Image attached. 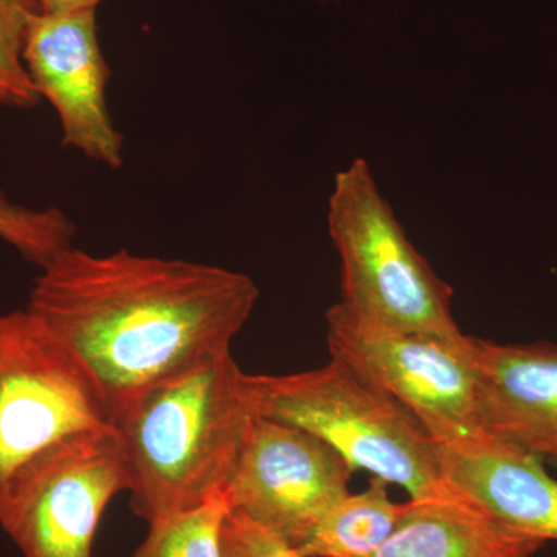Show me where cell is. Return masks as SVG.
<instances>
[{"mask_svg": "<svg viewBox=\"0 0 557 557\" xmlns=\"http://www.w3.org/2000/svg\"><path fill=\"white\" fill-rule=\"evenodd\" d=\"M38 13V0H0V104L7 108L39 104L40 95L24 64L25 36Z\"/></svg>", "mask_w": 557, "mask_h": 557, "instance_id": "obj_16", "label": "cell"}, {"mask_svg": "<svg viewBox=\"0 0 557 557\" xmlns=\"http://www.w3.org/2000/svg\"><path fill=\"white\" fill-rule=\"evenodd\" d=\"M126 487L113 434L36 472L0 528L24 557H91L102 515Z\"/></svg>", "mask_w": 557, "mask_h": 557, "instance_id": "obj_9", "label": "cell"}, {"mask_svg": "<svg viewBox=\"0 0 557 557\" xmlns=\"http://www.w3.org/2000/svg\"><path fill=\"white\" fill-rule=\"evenodd\" d=\"M354 469L293 424L256 416L225 487L231 509L299 548L350 493Z\"/></svg>", "mask_w": 557, "mask_h": 557, "instance_id": "obj_7", "label": "cell"}, {"mask_svg": "<svg viewBox=\"0 0 557 557\" xmlns=\"http://www.w3.org/2000/svg\"><path fill=\"white\" fill-rule=\"evenodd\" d=\"M547 542L498 522L471 498H409L387 541L370 557H536Z\"/></svg>", "mask_w": 557, "mask_h": 557, "instance_id": "obj_12", "label": "cell"}, {"mask_svg": "<svg viewBox=\"0 0 557 557\" xmlns=\"http://www.w3.org/2000/svg\"><path fill=\"white\" fill-rule=\"evenodd\" d=\"M403 504L392 500L388 485L373 478L361 493H348L298 552L310 557H370L397 527Z\"/></svg>", "mask_w": 557, "mask_h": 557, "instance_id": "obj_13", "label": "cell"}, {"mask_svg": "<svg viewBox=\"0 0 557 557\" xmlns=\"http://www.w3.org/2000/svg\"><path fill=\"white\" fill-rule=\"evenodd\" d=\"M24 64L40 98L60 116L62 145L120 170L124 137L106 100L112 72L98 40L97 10L36 14L25 36Z\"/></svg>", "mask_w": 557, "mask_h": 557, "instance_id": "obj_8", "label": "cell"}, {"mask_svg": "<svg viewBox=\"0 0 557 557\" xmlns=\"http://www.w3.org/2000/svg\"><path fill=\"white\" fill-rule=\"evenodd\" d=\"M446 483L498 522L557 541V479L534 454L485 431L440 442Z\"/></svg>", "mask_w": 557, "mask_h": 557, "instance_id": "obj_11", "label": "cell"}, {"mask_svg": "<svg viewBox=\"0 0 557 557\" xmlns=\"http://www.w3.org/2000/svg\"><path fill=\"white\" fill-rule=\"evenodd\" d=\"M104 0H38L40 13L67 14L98 10Z\"/></svg>", "mask_w": 557, "mask_h": 557, "instance_id": "obj_18", "label": "cell"}, {"mask_svg": "<svg viewBox=\"0 0 557 557\" xmlns=\"http://www.w3.org/2000/svg\"><path fill=\"white\" fill-rule=\"evenodd\" d=\"M76 225L60 208L32 209L11 203L0 194V239L32 262L46 267L75 247Z\"/></svg>", "mask_w": 557, "mask_h": 557, "instance_id": "obj_15", "label": "cell"}, {"mask_svg": "<svg viewBox=\"0 0 557 557\" xmlns=\"http://www.w3.org/2000/svg\"><path fill=\"white\" fill-rule=\"evenodd\" d=\"M112 437L78 359L27 309L0 314V527L36 472Z\"/></svg>", "mask_w": 557, "mask_h": 557, "instance_id": "obj_4", "label": "cell"}, {"mask_svg": "<svg viewBox=\"0 0 557 557\" xmlns=\"http://www.w3.org/2000/svg\"><path fill=\"white\" fill-rule=\"evenodd\" d=\"M222 549L225 557H310L233 509L223 523Z\"/></svg>", "mask_w": 557, "mask_h": 557, "instance_id": "obj_17", "label": "cell"}, {"mask_svg": "<svg viewBox=\"0 0 557 557\" xmlns=\"http://www.w3.org/2000/svg\"><path fill=\"white\" fill-rule=\"evenodd\" d=\"M231 348L146 388L113 418L131 509L152 523L223 493L256 413Z\"/></svg>", "mask_w": 557, "mask_h": 557, "instance_id": "obj_2", "label": "cell"}, {"mask_svg": "<svg viewBox=\"0 0 557 557\" xmlns=\"http://www.w3.org/2000/svg\"><path fill=\"white\" fill-rule=\"evenodd\" d=\"M330 358L398 399L440 442L483 431L472 336L460 343L376 327L341 304L325 313Z\"/></svg>", "mask_w": 557, "mask_h": 557, "instance_id": "obj_6", "label": "cell"}, {"mask_svg": "<svg viewBox=\"0 0 557 557\" xmlns=\"http://www.w3.org/2000/svg\"><path fill=\"white\" fill-rule=\"evenodd\" d=\"M39 270L27 310L78 359L112 420L146 388L231 348L259 300L248 274L127 249L72 247Z\"/></svg>", "mask_w": 557, "mask_h": 557, "instance_id": "obj_1", "label": "cell"}, {"mask_svg": "<svg viewBox=\"0 0 557 557\" xmlns=\"http://www.w3.org/2000/svg\"><path fill=\"white\" fill-rule=\"evenodd\" d=\"M327 226L348 313L376 327L467 339L453 314V288L413 247L361 157L336 174Z\"/></svg>", "mask_w": 557, "mask_h": 557, "instance_id": "obj_5", "label": "cell"}, {"mask_svg": "<svg viewBox=\"0 0 557 557\" xmlns=\"http://www.w3.org/2000/svg\"><path fill=\"white\" fill-rule=\"evenodd\" d=\"M256 416L293 424L332 446L354 471L370 472L409 498L445 493L442 446L416 413L330 358L288 375H245Z\"/></svg>", "mask_w": 557, "mask_h": 557, "instance_id": "obj_3", "label": "cell"}, {"mask_svg": "<svg viewBox=\"0 0 557 557\" xmlns=\"http://www.w3.org/2000/svg\"><path fill=\"white\" fill-rule=\"evenodd\" d=\"M230 511L223 491L199 507L148 523L145 541L129 557H225L222 530Z\"/></svg>", "mask_w": 557, "mask_h": 557, "instance_id": "obj_14", "label": "cell"}, {"mask_svg": "<svg viewBox=\"0 0 557 557\" xmlns=\"http://www.w3.org/2000/svg\"><path fill=\"white\" fill-rule=\"evenodd\" d=\"M482 429L557 467V344L475 338Z\"/></svg>", "mask_w": 557, "mask_h": 557, "instance_id": "obj_10", "label": "cell"}]
</instances>
